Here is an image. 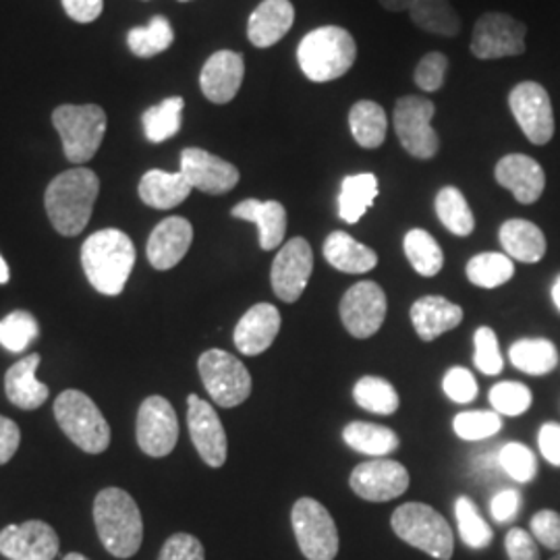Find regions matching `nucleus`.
Instances as JSON below:
<instances>
[{
  "mask_svg": "<svg viewBox=\"0 0 560 560\" xmlns=\"http://www.w3.org/2000/svg\"><path fill=\"white\" fill-rule=\"evenodd\" d=\"M20 442V425L11 418L0 416V465H4L15 457Z\"/></svg>",
  "mask_w": 560,
  "mask_h": 560,
  "instance_id": "obj_55",
  "label": "nucleus"
},
{
  "mask_svg": "<svg viewBox=\"0 0 560 560\" xmlns=\"http://www.w3.org/2000/svg\"><path fill=\"white\" fill-rule=\"evenodd\" d=\"M474 345H476L474 361L481 374H486V376L501 374L504 361H502L501 347H499V339H497L494 330L490 326L478 328L476 337H474Z\"/></svg>",
  "mask_w": 560,
  "mask_h": 560,
  "instance_id": "obj_47",
  "label": "nucleus"
},
{
  "mask_svg": "<svg viewBox=\"0 0 560 560\" xmlns=\"http://www.w3.org/2000/svg\"><path fill=\"white\" fill-rule=\"evenodd\" d=\"M40 361V353H32L18 363H13L4 374L7 399L23 411L38 409L50 395L48 386L36 378V370H38Z\"/></svg>",
  "mask_w": 560,
  "mask_h": 560,
  "instance_id": "obj_25",
  "label": "nucleus"
},
{
  "mask_svg": "<svg viewBox=\"0 0 560 560\" xmlns=\"http://www.w3.org/2000/svg\"><path fill=\"white\" fill-rule=\"evenodd\" d=\"M353 399L361 409L378 416H393L399 409V393L378 376H365L353 386Z\"/></svg>",
  "mask_w": 560,
  "mask_h": 560,
  "instance_id": "obj_40",
  "label": "nucleus"
},
{
  "mask_svg": "<svg viewBox=\"0 0 560 560\" xmlns=\"http://www.w3.org/2000/svg\"><path fill=\"white\" fill-rule=\"evenodd\" d=\"M509 108L525 138L546 145L555 138V110L546 88L536 81H523L509 94Z\"/></svg>",
  "mask_w": 560,
  "mask_h": 560,
  "instance_id": "obj_11",
  "label": "nucleus"
},
{
  "mask_svg": "<svg viewBox=\"0 0 560 560\" xmlns=\"http://www.w3.org/2000/svg\"><path fill=\"white\" fill-rule=\"evenodd\" d=\"M180 173L194 189L208 196H222L237 187L240 171L235 164L222 161L219 156L201 150L185 148L180 154Z\"/></svg>",
  "mask_w": 560,
  "mask_h": 560,
  "instance_id": "obj_19",
  "label": "nucleus"
},
{
  "mask_svg": "<svg viewBox=\"0 0 560 560\" xmlns=\"http://www.w3.org/2000/svg\"><path fill=\"white\" fill-rule=\"evenodd\" d=\"M499 240L511 260L536 264L546 254V237L534 222L511 219L502 224Z\"/></svg>",
  "mask_w": 560,
  "mask_h": 560,
  "instance_id": "obj_30",
  "label": "nucleus"
},
{
  "mask_svg": "<svg viewBox=\"0 0 560 560\" xmlns=\"http://www.w3.org/2000/svg\"><path fill=\"white\" fill-rule=\"evenodd\" d=\"M386 295L381 284L361 280L353 284L340 300V320L347 332L355 339L374 337L386 318Z\"/></svg>",
  "mask_w": 560,
  "mask_h": 560,
  "instance_id": "obj_13",
  "label": "nucleus"
},
{
  "mask_svg": "<svg viewBox=\"0 0 560 560\" xmlns=\"http://www.w3.org/2000/svg\"><path fill=\"white\" fill-rule=\"evenodd\" d=\"M173 40H175L173 25L162 15H156L143 27H133L127 34V44H129L131 52L140 59H152V57L161 55L171 48Z\"/></svg>",
  "mask_w": 560,
  "mask_h": 560,
  "instance_id": "obj_39",
  "label": "nucleus"
},
{
  "mask_svg": "<svg viewBox=\"0 0 560 560\" xmlns=\"http://www.w3.org/2000/svg\"><path fill=\"white\" fill-rule=\"evenodd\" d=\"M231 214L240 221L254 222L260 231V247L264 252H272L280 247L287 233V210L277 200H243L231 210Z\"/></svg>",
  "mask_w": 560,
  "mask_h": 560,
  "instance_id": "obj_27",
  "label": "nucleus"
},
{
  "mask_svg": "<svg viewBox=\"0 0 560 560\" xmlns=\"http://www.w3.org/2000/svg\"><path fill=\"white\" fill-rule=\"evenodd\" d=\"M60 541L55 527L32 520L0 532V555L9 560H55Z\"/></svg>",
  "mask_w": 560,
  "mask_h": 560,
  "instance_id": "obj_18",
  "label": "nucleus"
},
{
  "mask_svg": "<svg viewBox=\"0 0 560 560\" xmlns=\"http://www.w3.org/2000/svg\"><path fill=\"white\" fill-rule=\"evenodd\" d=\"M81 266L98 293L117 298L136 266V245L119 229H102L83 243Z\"/></svg>",
  "mask_w": 560,
  "mask_h": 560,
  "instance_id": "obj_2",
  "label": "nucleus"
},
{
  "mask_svg": "<svg viewBox=\"0 0 560 560\" xmlns=\"http://www.w3.org/2000/svg\"><path fill=\"white\" fill-rule=\"evenodd\" d=\"M405 256L413 270L421 277H436L444 266V254H442L439 241L434 240L428 231L423 229H411L405 241Z\"/></svg>",
  "mask_w": 560,
  "mask_h": 560,
  "instance_id": "obj_36",
  "label": "nucleus"
},
{
  "mask_svg": "<svg viewBox=\"0 0 560 560\" xmlns=\"http://www.w3.org/2000/svg\"><path fill=\"white\" fill-rule=\"evenodd\" d=\"M314 270V254L303 237L287 241L270 270L272 291L280 301L295 303L303 295Z\"/></svg>",
  "mask_w": 560,
  "mask_h": 560,
  "instance_id": "obj_15",
  "label": "nucleus"
},
{
  "mask_svg": "<svg viewBox=\"0 0 560 560\" xmlns=\"http://www.w3.org/2000/svg\"><path fill=\"white\" fill-rule=\"evenodd\" d=\"M552 301H555V305H557V310L560 312V277L552 284Z\"/></svg>",
  "mask_w": 560,
  "mask_h": 560,
  "instance_id": "obj_60",
  "label": "nucleus"
},
{
  "mask_svg": "<svg viewBox=\"0 0 560 560\" xmlns=\"http://www.w3.org/2000/svg\"><path fill=\"white\" fill-rule=\"evenodd\" d=\"M101 194L98 175L90 168H71L48 183L46 214L62 237H75L88 226Z\"/></svg>",
  "mask_w": 560,
  "mask_h": 560,
  "instance_id": "obj_1",
  "label": "nucleus"
},
{
  "mask_svg": "<svg viewBox=\"0 0 560 560\" xmlns=\"http://www.w3.org/2000/svg\"><path fill=\"white\" fill-rule=\"evenodd\" d=\"M159 560H206V552L196 536L175 534L164 541Z\"/></svg>",
  "mask_w": 560,
  "mask_h": 560,
  "instance_id": "obj_51",
  "label": "nucleus"
},
{
  "mask_svg": "<svg viewBox=\"0 0 560 560\" xmlns=\"http://www.w3.org/2000/svg\"><path fill=\"white\" fill-rule=\"evenodd\" d=\"M474 467L478 469V471H490V469H502L501 459H499V453H486V455H480L476 463H474Z\"/></svg>",
  "mask_w": 560,
  "mask_h": 560,
  "instance_id": "obj_57",
  "label": "nucleus"
},
{
  "mask_svg": "<svg viewBox=\"0 0 560 560\" xmlns=\"http://www.w3.org/2000/svg\"><path fill=\"white\" fill-rule=\"evenodd\" d=\"M499 459H501L502 471L511 480L529 483L538 476V460H536L534 451H529L521 442L504 444L499 451Z\"/></svg>",
  "mask_w": 560,
  "mask_h": 560,
  "instance_id": "obj_45",
  "label": "nucleus"
},
{
  "mask_svg": "<svg viewBox=\"0 0 560 560\" xmlns=\"http://www.w3.org/2000/svg\"><path fill=\"white\" fill-rule=\"evenodd\" d=\"M351 490L370 502H388L399 499L409 488V471L399 460L374 459L360 463L351 478Z\"/></svg>",
  "mask_w": 560,
  "mask_h": 560,
  "instance_id": "obj_16",
  "label": "nucleus"
},
{
  "mask_svg": "<svg viewBox=\"0 0 560 560\" xmlns=\"http://www.w3.org/2000/svg\"><path fill=\"white\" fill-rule=\"evenodd\" d=\"M324 258L332 268L347 275H365L378 264V254L372 247L363 245L342 231H335L326 237Z\"/></svg>",
  "mask_w": 560,
  "mask_h": 560,
  "instance_id": "obj_28",
  "label": "nucleus"
},
{
  "mask_svg": "<svg viewBox=\"0 0 560 560\" xmlns=\"http://www.w3.org/2000/svg\"><path fill=\"white\" fill-rule=\"evenodd\" d=\"M494 177L499 185L509 189L520 203H534L541 198L546 187V175L540 162L525 154H506L497 164Z\"/></svg>",
  "mask_w": 560,
  "mask_h": 560,
  "instance_id": "obj_22",
  "label": "nucleus"
},
{
  "mask_svg": "<svg viewBox=\"0 0 560 560\" xmlns=\"http://www.w3.org/2000/svg\"><path fill=\"white\" fill-rule=\"evenodd\" d=\"M527 27L506 13H486L476 21L471 36V55L494 60L520 57L525 52Z\"/></svg>",
  "mask_w": 560,
  "mask_h": 560,
  "instance_id": "obj_12",
  "label": "nucleus"
},
{
  "mask_svg": "<svg viewBox=\"0 0 560 560\" xmlns=\"http://www.w3.org/2000/svg\"><path fill=\"white\" fill-rule=\"evenodd\" d=\"M11 279V270H9V264L4 261V258L0 256V284H7Z\"/></svg>",
  "mask_w": 560,
  "mask_h": 560,
  "instance_id": "obj_59",
  "label": "nucleus"
},
{
  "mask_svg": "<svg viewBox=\"0 0 560 560\" xmlns=\"http://www.w3.org/2000/svg\"><path fill=\"white\" fill-rule=\"evenodd\" d=\"M62 560H90L88 557H83L80 552H71V555H67Z\"/></svg>",
  "mask_w": 560,
  "mask_h": 560,
  "instance_id": "obj_61",
  "label": "nucleus"
},
{
  "mask_svg": "<svg viewBox=\"0 0 560 560\" xmlns=\"http://www.w3.org/2000/svg\"><path fill=\"white\" fill-rule=\"evenodd\" d=\"M243 78H245V62L240 52L219 50L206 60L201 69V92L214 104H226L240 94Z\"/></svg>",
  "mask_w": 560,
  "mask_h": 560,
  "instance_id": "obj_21",
  "label": "nucleus"
},
{
  "mask_svg": "<svg viewBox=\"0 0 560 560\" xmlns=\"http://www.w3.org/2000/svg\"><path fill=\"white\" fill-rule=\"evenodd\" d=\"M490 511H492V517L499 523L513 520L521 511L520 490H513V488L501 490L490 502Z\"/></svg>",
  "mask_w": 560,
  "mask_h": 560,
  "instance_id": "obj_53",
  "label": "nucleus"
},
{
  "mask_svg": "<svg viewBox=\"0 0 560 560\" xmlns=\"http://www.w3.org/2000/svg\"><path fill=\"white\" fill-rule=\"evenodd\" d=\"M62 7L71 20L92 23L101 18L104 0H62Z\"/></svg>",
  "mask_w": 560,
  "mask_h": 560,
  "instance_id": "obj_56",
  "label": "nucleus"
},
{
  "mask_svg": "<svg viewBox=\"0 0 560 560\" xmlns=\"http://www.w3.org/2000/svg\"><path fill=\"white\" fill-rule=\"evenodd\" d=\"M509 355L513 365L529 376L550 374L559 363V351L555 342L548 339L517 340L513 342Z\"/></svg>",
  "mask_w": 560,
  "mask_h": 560,
  "instance_id": "obj_35",
  "label": "nucleus"
},
{
  "mask_svg": "<svg viewBox=\"0 0 560 560\" xmlns=\"http://www.w3.org/2000/svg\"><path fill=\"white\" fill-rule=\"evenodd\" d=\"M198 370L210 399L224 409L237 407L252 395V376L247 368L222 349L201 353Z\"/></svg>",
  "mask_w": 560,
  "mask_h": 560,
  "instance_id": "obj_9",
  "label": "nucleus"
},
{
  "mask_svg": "<svg viewBox=\"0 0 560 560\" xmlns=\"http://www.w3.org/2000/svg\"><path fill=\"white\" fill-rule=\"evenodd\" d=\"M136 436L148 457H166L179 441V420L173 405L164 397H148L140 405Z\"/></svg>",
  "mask_w": 560,
  "mask_h": 560,
  "instance_id": "obj_14",
  "label": "nucleus"
},
{
  "mask_svg": "<svg viewBox=\"0 0 560 560\" xmlns=\"http://www.w3.org/2000/svg\"><path fill=\"white\" fill-rule=\"evenodd\" d=\"M355 57L358 44L339 25H324L307 32L298 48L301 71L314 83L339 80L353 67Z\"/></svg>",
  "mask_w": 560,
  "mask_h": 560,
  "instance_id": "obj_4",
  "label": "nucleus"
},
{
  "mask_svg": "<svg viewBox=\"0 0 560 560\" xmlns=\"http://www.w3.org/2000/svg\"><path fill=\"white\" fill-rule=\"evenodd\" d=\"M436 115L434 102L420 96H402L395 106V131L400 145L413 159L430 161L439 154L441 140L439 133L432 129V119Z\"/></svg>",
  "mask_w": 560,
  "mask_h": 560,
  "instance_id": "obj_10",
  "label": "nucleus"
},
{
  "mask_svg": "<svg viewBox=\"0 0 560 560\" xmlns=\"http://www.w3.org/2000/svg\"><path fill=\"white\" fill-rule=\"evenodd\" d=\"M409 18L423 32L444 38L459 36L460 18L448 0H416L409 9Z\"/></svg>",
  "mask_w": 560,
  "mask_h": 560,
  "instance_id": "obj_34",
  "label": "nucleus"
},
{
  "mask_svg": "<svg viewBox=\"0 0 560 560\" xmlns=\"http://www.w3.org/2000/svg\"><path fill=\"white\" fill-rule=\"evenodd\" d=\"M538 446H540L544 459L555 467H560V423L548 421L541 425Z\"/></svg>",
  "mask_w": 560,
  "mask_h": 560,
  "instance_id": "obj_54",
  "label": "nucleus"
},
{
  "mask_svg": "<svg viewBox=\"0 0 560 560\" xmlns=\"http://www.w3.org/2000/svg\"><path fill=\"white\" fill-rule=\"evenodd\" d=\"M187 425L189 436L200 453L201 459L208 467L219 469L226 460V432L222 425L219 413L208 400L200 399L198 395H189L187 399Z\"/></svg>",
  "mask_w": 560,
  "mask_h": 560,
  "instance_id": "obj_17",
  "label": "nucleus"
},
{
  "mask_svg": "<svg viewBox=\"0 0 560 560\" xmlns=\"http://www.w3.org/2000/svg\"><path fill=\"white\" fill-rule=\"evenodd\" d=\"M411 322L418 337L430 342L459 326L463 307L441 295H428L411 305Z\"/></svg>",
  "mask_w": 560,
  "mask_h": 560,
  "instance_id": "obj_26",
  "label": "nucleus"
},
{
  "mask_svg": "<svg viewBox=\"0 0 560 560\" xmlns=\"http://www.w3.org/2000/svg\"><path fill=\"white\" fill-rule=\"evenodd\" d=\"M194 241V226L183 217H168L152 231L145 254L152 268L156 270H171L179 264Z\"/></svg>",
  "mask_w": 560,
  "mask_h": 560,
  "instance_id": "obj_20",
  "label": "nucleus"
},
{
  "mask_svg": "<svg viewBox=\"0 0 560 560\" xmlns=\"http://www.w3.org/2000/svg\"><path fill=\"white\" fill-rule=\"evenodd\" d=\"M393 532L400 540L439 560L453 559L455 538L448 521L423 502L400 504L393 513Z\"/></svg>",
  "mask_w": 560,
  "mask_h": 560,
  "instance_id": "obj_6",
  "label": "nucleus"
},
{
  "mask_svg": "<svg viewBox=\"0 0 560 560\" xmlns=\"http://www.w3.org/2000/svg\"><path fill=\"white\" fill-rule=\"evenodd\" d=\"M38 332L36 318L25 310H15L0 322V345L11 353H21L38 339Z\"/></svg>",
  "mask_w": 560,
  "mask_h": 560,
  "instance_id": "obj_43",
  "label": "nucleus"
},
{
  "mask_svg": "<svg viewBox=\"0 0 560 560\" xmlns=\"http://www.w3.org/2000/svg\"><path fill=\"white\" fill-rule=\"evenodd\" d=\"M378 198V179L372 173L345 177L340 185L339 217L347 224H358Z\"/></svg>",
  "mask_w": 560,
  "mask_h": 560,
  "instance_id": "obj_31",
  "label": "nucleus"
},
{
  "mask_svg": "<svg viewBox=\"0 0 560 560\" xmlns=\"http://www.w3.org/2000/svg\"><path fill=\"white\" fill-rule=\"evenodd\" d=\"M436 214L444 229L457 237H467L476 229L474 212L457 187H442L436 196Z\"/></svg>",
  "mask_w": 560,
  "mask_h": 560,
  "instance_id": "obj_38",
  "label": "nucleus"
},
{
  "mask_svg": "<svg viewBox=\"0 0 560 560\" xmlns=\"http://www.w3.org/2000/svg\"><path fill=\"white\" fill-rule=\"evenodd\" d=\"M550 560H560V552H559V555H557V557H555V559H550Z\"/></svg>",
  "mask_w": 560,
  "mask_h": 560,
  "instance_id": "obj_62",
  "label": "nucleus"
},
{
  "mask_svg": "<svg viewBox=\"0 0 560 560\" xmlns=\"http://www.w3.org/2000/svg\"><path fill=\"white\" fill-rule=\"evenodd\" d=\"M55 418L69 441L83 453L101 455L110 446V425L85 393L69 388L55 400Z\"/></svg>",
  "mask_w": 560,
  "mask_h": 560,
  "instance_id": "obj_5",
  "label": "nucleus"
},
{
  "mask_svg": "<svg viewBox=\"0 0 560 560\" xmlns=\"http://www.w3.org/2000/svg\"><path fill=\"white\" fill-rule=\"evenodd\" d=\"M453 430L460 441H486L502 430V418L497 411H463L453 421Z\"/></svg>",
  "mask_w": 560,
  "mask_h": 560,
  "instance_id": "obj_44",
  "label": "nucleus"
},
{
  "mask_svg": "<svg viewBox=\"0 0 560 560\" xmlns=\"http://www.w3.org/2000/svg\"><path fill=\"white\" fill-rule=\"evenodd\" d=\"M532 536L540 541L541 546L560 552V513L544 509L532 517Z\"/></svg>",
  "mask_w": 560,
  "mask_h": 560,
  "instance_id": "obj_50",
  "label": "nucleus"
},
{
  "mask_svg": "<svg viewBox=\"0 0 560 560\" xmlns=\"http://www.w3.org/2000/svg\"><path fill=\"white\" fill-rule=\"evenodd\" d=\"M413 2H416V0H381L382 7H384V9H388V11H393V13L409 11Z\"/></svg>",
  "mask_w": 560,
  "mask_h": 560,
  "instance_id": "obj_58",
  "label": "nucleus"
},
{
  "mask_svg": "<svg viewBox=\"0 0 560 560\" xmlns=\"http://www.w3.org/2000/svg\"><path fill=\"white\" fill-rule=\"evenodd\" d=\"M504 548H506V555L511 560H540V550H538L536 538L521 527H515L506 534Z\"/></svg>",
  "mask_w": 560,
  "mask_h": 560,
  "instance_id": "obj_52",
  "label": "nucleus"
},
{
  "mask_svg": "<svg viewBox=\"0 0 560 560\" xmlns=\"http://www.w3.org/2000/svg\"><path fill=\"white\" fill-rule=\"evenodd\" d=\"M291 523L295 540L307 560H335L339 555V532L328 509L314 499L293 504Z\"/></svg>",
  "mask_w": 560,
  "mask_h": 560,
  "instance_id": "obj_8",
  "label": "nucleus"
},
{
  "mask_svg": "<svg viewBox=\"0 0 560 560\" xmlns=\"http://www.w3.org/2000/svg\"><path fill=\"white\" fill-rule=\"evenodd\" d=\"M180 2H187V0H180Z\"/></svg>",
  "mask_w": 560,
  "mask_h": 560,
  "instance_id": "obj_63",
  "label": "nucleus"
},
{
  "mask_svg": "<svg viewBox=\"0 0 560 560\" xmlns=\"http://www.w3.org/2000/svg\"><path fill=\"white\" fill-rule=\"evenodd\" d=\"M279 330V310L272 303H258L243 314L235 326L233 340L243 355H260L275 342Z\"/></svg>",
  "mask_w": 560,
  "mask_h": 560,
  "instance_id": "obj_23",
  "label": "nucleus"
},
{
  "mask_svg": "<svg viewBox=\"0 0 560 560\" xmlns=\"http://www.w3.org/2000/svg\"><path fill=\"white\" fill-rule=\"evenodd\" d=\"M191 185L183 173H166L161 168L148 171L140 180V198L145 206L156 210H171L189 198Z\"/></svg>",
  "mask_w": 560,
  "mask_h": 560,
  "instance_id": "obj_29",
  "label": "nucleus"
},
{
  "mask_svg": "<svg viewBox=\"0 0 560 560\" xmlns=\"http://www.w3.org/2000/svg\"><path fill=\"white\" fill-rule=\"evenodd\" d=\"M295 23L291 0H261L249 15L247 38L256 48H270L282 40Z\"/></svg>",
  "mask_w": 560,
  "mask_h": 560,
  "instance_id": "obj_24",
  "label": "nucleus"
},
{
  "mask_svg": "<svg viewBox=\"0 0 560 560\" xmlns=\"http://www.w3.org/2000/svg\"><path fill=\"white\" fill-rule=\"evenodd\" d=\"M94 523L98 538L115 559H131L143 541V520L140 506L129 492L120 488H104L94 501Z\"/></svg>",
  "mask_w": 560,
  "mask_h": 560,
  "instance_id": "obj_3",
  "label": "nucleus"
},
{
  "mask_svg": "<svg viewBox=\"0 0 560 560\" xmlns=\"http://www.w3.org/2000/svg\"><path fill=\"white\" fill-rule=\"evenodd\" d=\"M467 279L481 289H497L513 279L515 264L506 254H480L467 261Z\"/></svg>",
  "mask_w": 560,
  "mask_h": 560,
  "instance_id": "obj_41",
  "label": "nucleus"
},
{
  "mask_svg": "<svg viewBox=\"0 0 560 560\" xmlns=\"http://www.w3.org/2000/svg\"><path fill=\"white\" fill-rule=\"evenodd\" d=\"M183 108H185V102L180 96L166 98L161 104L148 108L141 117L145 138L152 143H162V141L175 138L183 125Z\"/></svg>",
  "mask_w": 560,
  "mask_h": 560,
  "instance_id": "obj_37",
  "label": "nucleus"
},
{
  "mask_svg": "<svg viewBox=\"0 0 560 560\" xmlns=\"http://www.w3.org/2000/svg\"><path fill=\"white\" fill-rule=\"evenodd\" d=\"M67 161L83 164L92 161L106 133V113L98 104H62L52 113Z\"/></svg>",
  "mask_w": 560,
  "mask_h": 560,
  "instance_id": "obj_7",
  "label": "nucleus"
},
{
  "mask_svg": "<svg viewBox=\"0 0 560 560\" xmlns=\"http://www.w3.org/2000/svg\"><path fill=\"white\" fill-rule=\"evenodd\" d=\"M448 69V59L442 52H428L423 59L418 62L416 69V83L420 85L423 92H439L444 85Z\"/></svg>",
  "mask_w": 560,
  "mask_h": 560,
  "instance_id": "obj_48",
  "label": "nucleus"
},
{
  "mask_svg": "<svg viewBox=\"0 0 560 560\" xmlns=\"http://www.w3.org/2000/svg\"><path fill=\"white\" fill-rule=\"evenodd\" d=\"M455 515H457V525H459L460 540L465 541V546H469L474 550H483L492 544L494 534H492L490 525L481 517L476 502L467 497H459L455 502Z\"/></svg>",
  "mask_w": 560,
  "mask_h": 560,
  "instance_id": "obj_42",
  "label": "nucleus"
},
{
  "mask_svg": "<svg viewBox=\"0 0 560 560\" xmlns=\"http://www.w3.org/2000/svg\"><path fill=\"white\" fill-rule=\"evenodd\" d=\"M532 390L521 382H501L490 390V402L499 416H523L532 407Z\"/></svg>",
  "mask_w": 560,
  "mask_h": 560,
  "instance_id": "obj_46",
  "label": "nucleus"
},
{
  "mask_svg": "<svg viewBox=\"0 0 560 560\" xmlns=\"http://www.w3.org/2000/svg\"><path fill=\"white\" fill-rule=\"evenodd\" d=\"M442 386L446 397L455 402H471L478 397V382L465 368H451L444 376Z\"/></svg>",
  "mask_w": 560,
  "mask_h": 560,
  "instance_id": "obj_49",
  "label": "nucleus"
},
{
  "mask_svg": "<svg viewBox=\"0 0 560 560\" xmlns=\"http://www.w3.org/2000/svg\"><path fill=\"white\" fill-rule=\"evenodd\" d=\"M342 439L353 451L378 459L395 453L400 444L399 436L390 428L368 421H351L342 430Z\"/></svg>",
  "mask_w": 560,
  "mask_h": 560,
  "instance_id": "obj_32",
  "label": "nucleus"
},
{
  "mask_svg": "<svg viewBox=\"0 0 560 560\" xmlns=\"http://www.w3.org/2000/svg\"><path fill=\"white\" fill-rule=\"evenodd\" d=\"M349 127L353 140L365 150H376L386 140L388 119L378 102L360 101L349 110Z\"/></svg>",
  "mask_w": 560,
  "mask_h": 560,
  "instance_id": "obj_33",
  "label": "nucleus"
}]
</instances>
